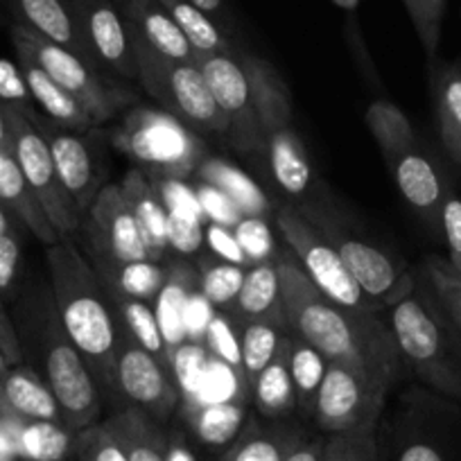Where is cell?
<instances>
[{
	"instance_id": "cell-1",
	"label": "cell",
	"mask_w": 461,
	"mask_h": 461,
	"mask_svg": "<svg viewBox=\"0 0 461 461\" xmlns=\"http://www.w3.org/2000/svg\"><path fill=\"white\" fill-rule=\"evenodd\" d=\"M287 328L312 344L328 362L362 366L384 383L401 374V348L392 326L375 312L351 310L328 299L301 269L292 251L276 260Z\"/></svg>"
},
{
	"instance_id": "cell-2",
	"label": "cell",
	"mask_w": 461,
	"mask_h": 461,
	"mask_svg": "<svg viewBox=\"0 0 461 461\" xmlns=\"http://www.w3.org/2000/svg\"><path fill=\"white\" fill-rule=\"evenodd\" d=\"M50 296L66 335L91 369L102 392L115 393L118 323L86 256L68 238L46 249Z\"/></svg>"
},
{
	"instance_id": "cell-3",
	"label": "cell",
	"mask_w": 461,
	"mask_h": 461,
	"mask_svg": "<svg viewBox=\"0 0 461 461\" xmlns=\"http://www.w3.org/2000/svg\"><path fill=\"white\" fill-rule=\"evenodd\" d=\"M14 323L23 357L32 353L37 360V366L32 369L55 393L64 423L75 432L95 425L102 410V389L70 337L66 335L50 292L41 299L21 301Z\"/></svg>"
},
{
	"instance_id": "cell-4",
	"label": "cell",
	"mask_w": 461,
	"mask_h": 461,
	"mask_svg": "<svg viewBox=\"0 0 461 461\" xmlns=\"http://www.w3.org/2000/svg\"><path fill=\"white\" fill-rule=\"evenodd\" d=\"M392 330L414 374L438 396L461 405V346L438 305L414 290L392 308Z\"/></svg>"
},
{
	"instance_id": "cell-5",
	"label": "cell",
	"mask_w": 461,
	"mask_h": 461,
	"mask_svg": "<svg viewBox=\"0 0 461 461\" xmlns=\"http://www.w3.org/2000/svg\"><path fill=\"white\" fill-rule=\"evenodd\" d=\"M130 30V28H127ZM139 82L166 113L185 127L206 134H229L224 113L217 106L197 61L170 59L130 30Z\"/></svg>"
},
{
	"instance_id": "cell-6",
	"label": "cell",
	"mask_w": 461,
	"mask_h": 461,
	"mask_svg": "<svg viewBox=\"0 0 461 461\" xmlns=\"http://www.w3.org/2000/svg\"><path fill=\"white\" fill-rule=\"evenodd\" d=\"M115 148L139 163L158 181H185L197 175L206 145L175 115L148 106H136L113 134Z\"/></svg>"
},
{
	"instance_id": "cell-7",
	"label": "cell",
	"mask_w": 461,
	"mask_h": 461,
	"mask_svg": "<svg viewBox=\"0 0 461 461\" xmlns=\"http://www.w3.org/2000/svg\"><path fill=\"white\" fill-rule=\"evenodd\" d=\"M12 43L16 48V55L30 57L34 64L41 66L61 88H66L86 109V113L97 125L111 121L131 100V95H127L125 91L102 79L95 66L70 52L68 48L48 41L28 25L16 23L12 28Z\"/></svg>"
},
{
	"instance_id": "cell-8",
	"label": "cell",
	"mask_w": 461,
	"mask_h": 461,
	"mask_svg": "<svg viewBox=\"0 0 461 461\" xmlns=\"http://www.w3.org/2000/svg\"><path fill=\"white\" fill-rule=\"evenodd\" d=\"M276 226L296 263L305 272V276L328 299L344 305V308L378 312L374 303L366 299L362 287L357 285L356 278L351 276L337 247L328 240L326 233L305 212L296 211L294 206L281 208L276 212Z\"/></svg>"
},
{
	"instance_id": "cell-9",
	"label": "cell",
	"mask_w": 461,
	"mask_h": 461,
	"mask_svg": "<svg viewBox=\"0 0 461 461\" xmlns=\"http://www.w3.org/2000/svg\"><path fill=\"white\" fill-rule=\"evenodd\" d=\"M5 115L10 122L12 154L28 179L32 193L41 202L48 220L52 221L61 238L75 236L82 226V215L61 185L48 140L34 125L32 109L28 104H19V102H5Z\"/></svg>"
},
{
	"instance_id": "cell-10",
	"label": "cell",
	"mask_w": 461,
	"mask_h": 461,
	"mask_svg": "<svg viewBox=\"0 0 461 461\" xmlns=\"http://www.w3.org/2000/svg\"><path fill=\"white\" fill-rule=\"evenodd\" d=\"M392 384L375 378L362 366L346 362H328L319 387L312 420L323 434L378 425Z\"/></svg>"
},
{
	"instance_id": "cell-11",
	"label": "cell",
	"mask_w": 461,
	"mask_h": 461,
	"mask_svg": "<svg viewBox=\"0 0 461 461\" xmlns=\"http://www.w3.org/2000/svg\"><path fill=\"white\" fill-rule=\"evenodd\" d=\"M118 330L115 396H122L131 407L145 411L158 423H166L181 402V389L172 378L170 365L149 353L121 326Z\"/></svg>"
},
{
	"instance_id": "cell-12",
	"label": "cell",
	"mask_w": 461,
	"mask_h": 461,
	"mask_svg": "<svg viewBox=\"0 0 461 461\" xmlns=\"http://www.w3.org/2000/svg\"><path fill=\"white\" fill-rule=\"evenodd\" d=\"M194 61L206 77L208 88L229 125V139L242 152H267V139L256 115L249 79L238 50L194 55Z\"/></svg>"
},
{
	"instance_id": "cell-13",
	"label": "cell",
	"mask_w": 461,
	"mask_h": 461,
	"mask_svg": "<svg viewBox=\"0 0 461 461\" xmlns=\"http://www.w3.org/2000/svg\"><path fill=\"white\" fill-rule=\"evenodd\" d=\"M312 221L337 247L344 265L348 267L351 276L356 278L357 285L362 287V292L374 303L375 310L393 308L398 301H402L416 290L407 269L401 263H396L392 256L384 254L383 249L356 236H348L330 220Z\"/></svg>"
},
{
	"instance_id": "cell-14",
	"label": "cell",
	"mask_w": 461,
	"mask_h": 461,
	"mask_svg": "<svg viewBox=\"0 0 461 461\" xmlns=\"http://www.w3.org/2000/svg\"><path fill=\"white\" fill-rule=\"evenodd\" d=\"M32 118L43 139L48 140L61 185L66 188L68 197L73 199L79 215L84 217L91 208L93 199L97 197V193L104 188L102 185L104 167L100 163L97 145L91 140L93 130L77 134V131L57 125L50 118H43L37 111H32Z\"/></svg>"
},
{
	"instance_id": "cell-15",
	"label": "cell",
	"mask_w": 461,
	"mask_h": 461,
	"mask_svg": "<svg viewBox=\"0 0 461 461\" xmlns=\"http://www.w3.org/2000/svg\"><path fill=\"white\" fill-rule=\"evenodd\" d=\"M82 242L100 247L121 260H154L143 238L139 220L122 194L121 184H111L97 193L82 217Z\"/></svg>"
},
{
	"instance_id": "cell-16",
	"label": "cell",
	"mask_w": 461,
	"mask_h": 461,
	"mask_svg": "<svg viewBox=\"0 0 461 461\" xmlns=\"http://www.w3.org/2000/svg\"><path fill=\"white\" fill-rule=\"evenodd\" d=\"M75 19L93 61L122 77L139 79L134 46L113 0H70Z\"/></svg>"
},
{
	"instance_id": "cell-17",
	"label": "cell",
	"mask_w": 461,
	"mask_h": 461,
	"mask_svg": "<svg viewBox=\"0 0 461 461\" xmlns=\"http://www.w3.org/2000/svg\"><path fill=\"white\" fill-rule=\"evenodd\" d=\"M0 419L16 420H52L64 423V414L55 393L46 380L28 365H16L0 378ZM66 425V423H64Z\"/></svg>"
},
{
	"instance_id": "cell-18",
	"label": "cell",
	"mask_w": 461,
	"mask_h": 461,
	"mask_svg": "<svg viewBox=\"0 0 461 461\" xmlns=\"http://www.w3.org/2000/svg\"><path fill=\"white\" fill-rule=\"evenodd\" d=\"M389 163H392L393 179H396V185L402 197H405V202L434 230L441 233V211L447 199V193L443 188L437 166L416 148L392 158Z\"/></svg>"
},
{
	"instance_id": "cell-19",
	"label": "cell",
	"mask_w": 461,
	"mask_h": 461,
	"mask_svg": "<svg viewBox=\"0 0 461 461\" xmlns=\"http://www.w3.org/2000/svg\"><path fill=\"white\" fill-rule=\"evenodd\" d=\"M82 245L86 249V260L91 263L93 272L104 285L125 292L145 303H152L166 290L170 272L157 260H121L106 254L100 247H93L88 242H82Z\"/></svg>"
},
{
	"instance_id": "cell-20",
	"label": "cell",
	"mask_w": 461,
	"mask_h": 461,
	"mask_svg": "<svg viewBox=\"0 0 461 461\" xmlns=\"http://www.w3.org/2000/svg\"><path fill=\"white\" fill-rule=\"evenodd\" d=\"M127 28L170 59L194 61V50L161 0H113Z\"/></svg>"
},
{
	"instance_id": "cell-21",
	"label": "cell",
	"mask_w": 461,
	"mask_h": 461,
	"mask_svg": "<svg viewBox=\"0 0 461 461\" xmlns=\"http://www.w3.org/2000/svg\"><path fill=\"white\" fill-rule=\"evenodd\" d=\"M0 206L12 212L25 226V230H30L46 247L61 240L52 221L48 220L41 202L21 172L12 149H0Z\"/></svg>"
},
{
	"instance_id": "cell-22",
	"label": "cell",
	"mask_w": 461,
	"mask_h": 461,
	"mask_svg": "<svg viewBox=\"0 0 461 461\" xmlns=\"http://www.w3.org/2000/svg\"><path fill=\"white\" fill-rule=\"evenodd\" d=\"M305 438V432L290 420L249 419L238 438L217 461H285Z\"/></svg>"
},
{
	"instance_id": "cell-23",
	"label": "cell",
	"mask_w": 461,
	"mask_h": 461,
	"mask_svg": "<svg viewBox=\"0 0 461 461\" xmlns=\"http://www.w3.org/2000/svg\"><path fill=\"white\" fill-rule=\"evenodd\" d=\"M14 5L21 16V23L95 66L86 43H84L82 32H79L70 0H14Z\"/></svg>"
},
{
	"instance_id": "cell-24",
	"label": "cell",
	"mask_w": 461,
	"mask_h": 461,
	"mask_svg": "<svg viewBox=\"0 0 461 461\" xmlns=\"http://www.w3.org/2000/svg\"><path fill=\"white\" fill-rule=\"evenodd\" d=\"M19 70L28 93L46 111V118L73 131L95 130L97 122L86 113V109L66 88H61L41 66L34 64L30 57L19 55Z\"/></svg>"
},
{
	"instance_id": "cell-25",
	"label": "cell",
	"mask_w": 461,
	"mask_h": 461,
	"mask_svg": "<svg viewBox=\"0 0 461 461\" xmlns=\"http://www.w3.org/2000/svg\"><path fill=\"white\" fill-rule=\"evenodd\" d=\"M242 66L247 70V79L254 97L256 115H258L260 127L265 131V139L278 130H285L292 125V100L285 82L276 73L269 61L254 55H242Z\"/></svg>"
},
{
	"instance_id": "cell-26",
	"label": "cell",
	"mask_w": 461,
	"mask_h": 461,
	"mask_svg": "<svg viewBox=\"0 0 461 461\" xmlns=\"http://www.w3.org/2000/svg\"><path fill=\"white\" fill-rule=\"evenodd\" d=\"M292 337H294L292 330L283 335L276 356L260 371V375L254 383V389H251V402H254L260 419L285 420L296 411L294 384H292L290 371Z\"/></svg>"
},
{
	"instance_id": "cell-27",
	"label": "cell",
	"mask_w": 461,
	"mask_h": 461,
	"mask_svg": "<svg viewBox=\"0 0 461 461\" xmlns=\"http://www.w3.org/2000/svg\"><path fill=\"white\" fill-rule=\"evenodd\" d=\"M236 319V317H233ZM238 323V339H240V383H238V396L242 401H251V389L260 371L276 356L278 344L290 328L283 321L272 319H251V321Z\"/></svg>"
},
{
	"instance_id": "cell-28",
	"label": "cell",
	"mask_w": 461,
	"mask_h": 461,
	"mask_svg": "<svg viewBox=\"0 0 461 461\" xmlns=\"http://www.w3.org/2000/svg\"><path fill=\"white\" fill-rule=\"evenodd\" d=\"M185 423L202 446L221 447V452L236 441L238 434L247 425V401L233 398V401L215 402H185L184 407Z\"/></svg>"
},
{
	"instance_id": "cell-29",
	"label": "cell",
	"mask_w": 461,
	"mask_h": 461,
	"mask_svg": "<svg viewBox=\"0 0 461 461\" xmlns=\"http://www.w3.org/2000/svg\"><path fill=\"white\" fill-rule=\"evenodd\" d=\"M229 314L240 321L272 319V321L287 323L285 312H283L281 276H278L276 260H263L247 267L245 281Z\"/></svg>"
},
{
	"instance_id": "cell-30",
	"label": "cell",
	"mask_w": 461,
	"mask_h": 461,
	"mask_svg": "<svg viewBox=\"0 0 461 461\" xmlns=\"http://www.w3.org/2000/svg\"><path fill=\"white\" fill-rule=\"evenodd\" d=\"M130 461H167V434L161 423L136 407H125L102 420Z\"/></svg>"
},
{
	"instance_id": "cell-31",
	"label": "cell",
	"mask_w": 461,
	"mask_h": 461,
	"mask_svg": "<svg viewBox=\"0 0 461 461\" xmlns=\"http://www.w3.org/2000/svg\"><path fill=\"white\" fill-rule=\"evenodd\" d=\"M121 188L127 203L134 211L136 220H139L143 238L149 247V254L157 263H161L167 247H170V242H167V217H170V212H167L163 199L158 197V190L139 170L130 172L121 184Z\"/></svg>"
},
{
	"instance_id": "cell-32",
	"label": "cell",
	"mask_w": 461,
	"mask_h": 461,
	"mask_svg": "<svg viewBox=\"0 0 461 461\" xmlns=\"http://www.w3.org/2000/svg\"><path fill=\"white\" fill-rule=\"evenodd\" d=\"M21 461H77V432L52 420L10 423Z\"/></svg>"
},
{
	"instance_id": "cell-33",
	"label": "cell",
	"mask_w": 461,
	"mask_h": 461,
	"mask_svg": "<svg viewBox=\"0 0 461 461\" xmlns=\"http://www.w3.org/2000/svg\"><path fill=\"white\" fill-rule=\"evenodd\" d=\"M197 179L221 190L230 202L240 208L245 217H267L272 211V203H269L267 194L260 190V185L249 175H245L240 167L230 166L224 158H203L202 166L197 167Z\"/></svg>"
},
{
	"instance_id": "cell-34",
	"label": "cell",
	"mask_w": 461,
	"mask_h": 461,
	"mask_svg": "<svg viewBox=\"0 0 461 461\" xmlns=\"http://www.w3.org/2000/svg\"><path fill=\"white\" fill-rule=\"evenodd\" d=\"M267 161L274 179L283 193L292 197H303L312 181L308 152L296 136L294 127H285L267 136Z\"/></svg>"
},
{
	"instance_id": "cell-35",
	"label": "cell",
	"mask_w": 461,
	"mask_h": 461,
	"mask_svg": "<svg viewBox=\"0 0 461 461\" xmlns=\"http://www.w3.org/2000/svg\"><path fill=\"white\" fill-rule=\"evenodd\" d=\"M102 283V281H100ZM102 290H104L106 301H109V308L113 312L115 323L122 328V330L130 332L140 346H145L149 353H154L161 360H167V346L166 337H163V328L158 317L154 314V310L149 308V303L145 301L134 299V296L125 294L121 290H113V287L104 285L102 283Z\"/></svg>"
},
{
	"instance_id": "cell-36",
	"label": "cell",
	"mask_w": 461,
	"mask_h": 461,
	"mask_svg": "<svg viewBox=\"0 0 461 461\" xmlns=\"http://www.w3.org/2000/svg\"><path fill=\"white\" fill-rule=\"evenodd\" d=\"M438 134L443 148L456 166H461V61L441 66L434 75Z\"/></svg>"
},
{
	"instance_id": "cell-37",
	"label": "cell",
	"mask_w": 461,
	"mask_h": 461,
	"mask_svg": "<svg viewBox=\"0 0 461 461\" xmlns=\"http://www.w3.org/2000/svg\"><path fill=\"white\" fill-rule=\"evenodd\" d=\"M294 335V332H292ZM328 360L321 353L301 339L299 335L292 337V356H290V371H292V384H294L296 396V411L301 416L312 419L314 405H317V393L326 375Z\"/></svg>"
},
{
	"instance_id": "cell-38",
	"label": "cell",
	"mask_w": 461,
	"mask_h": 461,
	"mask_svg": "<svg viewBox=\"0 0 461 461\" xmlns=\"http://www.w3.org/2000/svg\"><path fill=\"white\" fill-rule=\"evenodd\" d=\"M366 127H369L371 136L384 152L387 161L416 148V136L410 121L392 102H374L366 111Z\"/></svg>"
},
{
	"instance_id": "cell-39",
	"label": "cell",
	"mask_w": 461,
	"mask_h": 461,
	"mask_svg": "<svg viewBox=\"0 0 461 461\" xmlns=\"http://www.w3.org/2000/svg\"><path fill=\"white\" fill-rule=\"evenodd\" d=\"M170 16L175 19L176 28L190 43L194 55H211V52H230L233 46L224 39L211 16L194 7L188 0H161Z\"/></svg>"
},
{
	"instance_id": "cell-40",
	"label": "cell",
	"mask_w": 461,
	"mask_h": 461,
	"mask_svg": "<svg viewBox=\"0 0 461 461\" xmlns=\"http://www.w3.org/2000/svg\"><path fill=\"white\" fill-rule=\"evenodd\" d=\"M423 272L428 276V283L432 287L434 299H437L447 328L461 346V276L452 269L447 260L438 258V256L425 260Z\"/></svg>"
},
{
	"instance_id": "cell-41",
	"label": "cell",
	"mask_w": 461,
	"mask_h": 461,
	"mask_svg": "<svg viewBox=\"0 0 461 461\" xmlns=\"http://www.w3.org/2000/svg\"><path fill=\"white\" fill-rule=\"evenodd\" d=\"M245 274L247 269L242 265L226 263L215 256L212 260H202L199 265V287H202L203 296L215 308H220V312H229L240 292Z\"/></svg>"
},
{
	"instance_id": "cell-42",
	"label": "cell",
	"mask_w": 461,
	"mask_h": 461,
	"mask_svg": "<svg viewBox=\"0 0 461 461\" xmlns=\"http://www.w3.org/2000/svg\"><path fill=\"white\" fill-rule=\"evenodd\" d=\"M323 461H378V425L328 434Z\"/></svg>"
},
{
	"instance_id": "cell-43",
	"label": "cell",
	"mask_w": 461,
	"mask_h": 461,
	"mask_svg": "<svg viewBox=\"0 0 461 461\" xmlns=\"http://www.w3.org/2000/svg\"><path fill=\"white\" fill-rule=\"evenodd\" d=\"M456 441L452 437H438L437 432L416 429L402 438L396 461H461Z\"/></svg>"
},
{
	"instance_id": "cell-44",
	"label": "cell",
	"mask_w": 461,
	"mask_h": 461,
	"mask_svg": "<svg viewBox=\"0 0 461 461\" xmlns=\"http://www.w3.org/2000/svg\"><path fill=\"white\" fill-rule=\"evenodd\" d=\"M402 5L407 7V14L414 23L425 52L434 57L438 50V41H441V25L447 0H402Z\"/></svg>"
},
{
	"instance_id": "cell-45",
	"label": "cell",
	"mask_w": 461,
	"mask_h": 461,
	"mask_svg": "<svg viewBox=\"0 0 461 461\" xmlns=\"http://www.w3.org/2000/svg\"><path fill=\"white\" fill-rule=\"evenodd\" d=\"M208 351L221 362L236 369V380L240 383V339H238V323L229 312H220L211 319L206 330Z\"/></svg>"
},
{
	"instance_id": "cell-46",
	"label": "cell",
	"mask_w": 461,
	"mask_h": 461,
	"mask_svg": "<svg viewBox=\"0 0 461 461\" xmlns=\"http://www.w3.org/2000/svg\"><path fill=\"white\" fill-rule=\"evenodd\" d=\"M230 230H233L236 240L240 242L249 267L274 258V238L265 217H242Z\"/></svg>"
},
{
	"instance_id": "cell-47",
	"label": "cell",
	"mask_w": 461,
	"mask_h": 461,
	"mask_svg": "<svg viewBox=\"0 0 461 461\" xmlns=\"http://www.w3.org/2000/svg\"><path fill=\"white\" fill-rule=\"evenodd\" d=\"M77 461H130L125 450L118 446L109 429L102 423L91 425V428L77 432V450H75Z\"/></svg>"
},
{
	"instance_id": "cell-48",
	"label": "cell",
	"mask_w": 461,
	"mask_h": 461,
	"mask_svg": "<svg viewBox=\"0 0 461 461\" xmlns=\"http://www.w3.org/2000/svg\"><path fill=\"white\" fill-rule=\"evenodd\" d=\"M194 199H197L202 212L212 221V224L233 229V226L245 217L240 208L230 202L221 190H217L215 185L206 184V181L202 179H197V184H194Z\"/></svg>"
},
{
	"instance_id": "cell-49",
	"label": "cell",
	"mask_w": 461,
	"mask_h": 461,
	"mask_svg": "<svg viewBox=\"0 0 461 461\" xmlns=\"http://www.w3.org/2000/svg\"><path fill=\"white\" fill-rule=\"evenodd\" d=\"M21 256H23V233L0 236V296H12L21 276Z\"/></svg>"
},
{
	"instance_id": "cell-50",
	"label": "cell",
	"mask_w": 461,
	"mask_h": 461,
	"mask_svg": "<svg viewBox=\"0 0 461 461\" xmlns=\"http://www.w3.org/2000/svg\"><path fill=\"white\" fill-rule=\"evenodd\" d=\"M206 351L197 344H185L179 346L175 357V371H176V383H179L181 393L190 396L202 375L206 374Z\"/></svg>"
},
{
	"instance_id": "cell-51",
	"label": "cell",
	"mask_w": 461,
	"mask_h": 461,
	"mask_svg": "<svg viewBox=\"0 0 461 461\" xmlns=\"http://www.w3.org/2000/svg\"><path fill=\"white\" fill-rule=\"evenodd\" d=\"M441 236L447 245V263L461 276V197L447 194L441 211Z\"/></svg>"
},
{
	"instance_id": "cell-52",
	"label": "cell",
	"mask_w": 461,
	"mask_h": 461,
	"mask_svg": "<svg viewBox=\"0 0 461 461\" xmlns=\"http://www.w3.org/2000/svg\"><path fill=\"white\" fill-rule=\"evenodd\" d=\"M167 242L184 254L197 251L203 242V229L199 224V217L170 212V217H167Z\"/></svg>"
},
{
	"instance_id": "cell-53",
	"label": "cell",
	"mask_w": 461,
	"mask_h": 461,
	"mask_svg": "<svg viewBox=\"0 0 461 461\" xmlns=\"http://www.w3.org/2000/svg\"><path fill=\"white\" fill-rule=\"evenodd\" d=\"M203 240H206V245L211 247V251L217 256V258L226 260V263L249 267V263H247V256H245V251H242L240 242L236 240L233 230L226 229V226L212 224V221H211V224L203 229Z\"/></svg>"
},
{
	"instance_id": "cell-54",
	"label": "cell",
	"mask_w": 461,
	"mask_h": 461,
	"mask_svg": "<svg viewBox=\"0 0 461 461\" xmlns=\"http://www.w3.org/2000/svg\"><path fill=\"white\" fill-rule=\"evenodd\" d=\"M0 351H3L10 366L23 365V348H21L19 330H16L14 319L7 314L3 296H0Z\"/></svg>"
},
{
	"instance_id": "cell-55",
	"label": "cell",
	"mask_w": 461,
	"mask_h": 461,
	"mask_svg": "<svg viewBox=\"0 0 461 461\" xmlns=\"http://www.w3.org/2000/svg\"><path fill=\"white\" fill-rule=\"evenodd\" d=\"M326 441L328 434H321V437H305L294 450L290 452L285 461H323V455H326Z\"/></svg>"
},
{
	"instance_id": "cell-56",
	"label": "cell",
	"mask_w": 461,
	"mask_h": 461,
	"mask_svg": "<svg viewBox=\"0 0 461 461\" xmlns=\"http://www.w3.org/2000/svg\"><path fill=\"white\" fill-rule=\"evenodd\" d=\"M167 461H197V455L190 447L188 438L181 432L167 434Z\"/></svg>"
},
{
	"instance_id": "cell-57",
	"label": "cell",
	"mask_w": 461,
	"mask_h": 461,
	"mask_svg": "<svg viewBox=\"0 0 461 461\" xmlns=\"http://www.w3.org/2000/svg\"><path fill=\"white\" fill-rule=\"evenodd\" d=\"M25 226L16 220L12 212H7L5 208L0 206V236H7V233H23Z\"/></svg>"
},
{
	"instance_id": "cell-58",
	"label": "cell",
	"mask_w": 461,
	"mask_h": 461,
	"mask_svg": "<svg viewBox=\"0 0 461 461\" xmlns=\"http://www.w3.org/2000/svg\"><path fill=\"white\" fill-rule=\"evenodd\" d=\"M0 149H12L10 122H7L5 102H3V100H0Z\"/></svg>"
},
{
	"instance_id": "cell-59",
	"label": "cell",
	"mask_w": 461,
	"mask_h": 461,
	"mask_svg": "<svg viewBox=\"0 0 461 461\" xmlns=\"http://www.w3.org/2000/svg\"><path fill=\"white\" fill-rule=\"evenodd\" d=\"M188 3H193L194 7H199L206 14H215V12H220L224 7V0H188Z\"/></svg>"
},
{
	"instance_id": "cell-60",
	"label": "cell",
	"mask_w": 461,
	"mask_h": 461,
	"mask_svg": "<svg viewBox=\"0 0 461 461\" xmlns=\"http://www.w3.org/2000/svg\"><path fill=\"white\" fill-rule=\"evenodd\" d=\"M332 3H335L337 7H341V10H356L362 0H332Z\"/></svg>"
},
{
	"instance_id": "cell-61",
	"label": "cell",
	"mask_w": 461,
	"mask_h": 461,
	"mask_svg": "<svg viewBox=\"0 0 461 461\" xmlns=\"http://www.w3.org/2000/svg\"><path fill=\"white\" fill-rule=\"evenodd\" d=\"M7 369H10V365H7L5 356H3V351H0V378L7 374Z\"/></svg>"
}]
</instances>
